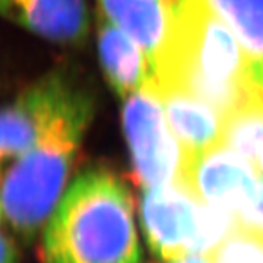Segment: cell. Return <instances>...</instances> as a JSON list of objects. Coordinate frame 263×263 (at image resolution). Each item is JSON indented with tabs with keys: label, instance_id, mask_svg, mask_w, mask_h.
<instances>
[{
	"label": "cell",
	"instance_id": "obj_1",
	"mask_svg": "<svg viewBox=\"0 0 263 263\" xmlns=\"http://www.w3.org/2000/svg\"><path fill=\"white\" fill-rule=\"evenodd\" d=\"M240 41L206 0H183L154 60L155 85H171L226 117L262 89Z\"/></svg>",
	"mask_w": 263,
	"mask_h": 263
},
{
	"label": "cell",
	"instance_id": "obj_2",
	"mask_svg": "<svg viewBox=\"0 0 263 263\" xmlns=\"http://www.w3.org/2000/svg\"><path fill=\"white\" fill-rule=\"evenodd\" d=\"M133 197L111 171L79 174L43 233V263H139Z\"/></svg>",
	"mask_w": 263,
	"mask_h": 263
},
{
	"label": "cell",
	"instance_id": "obj_3",
	"mask_svg": "<svg viewBox=\"0 0 263 263\" xmlns=\"http://www.w3.org/2000/svg\"><path fill=\"white\" fill-rule=\"evenodd\" d=\"M92 104L63 114L0 177L5 222L21 241H32L65 195Z\"/></svg>",
	"mask_w": 263,
	"mask_h": 263
},
{
	"label": "cell",
	"instance_id": "obj_4",
	"mask_svg": "<svg viewBox=\"0 0 263 263\" xmlns=\"http://www.w3.org/2000/svg\"><path fill=\"white\" fill-rule=\"evenodd\" d=\"M139 206L151 250L165 262L186 253L212 256L235 231L233 216L202 203L176 181L145 189Z\"/></svg>",
	"mask_w": 263,
	"mask_h": 263
},
{
	"label": "cell",
	"instance_id": "obj_5",
	"mask_svg": "<svg viewBox=\"0 0 263 263\" xmlns=\"http://www.w3.org/2000/svg\"><path fill=\"white\" fill-rule=\"evenodd\" d=\"M123 127L130 151L133 179L143 189L174 183L183 164V151L152 85L126 98Z\"/></svg>",
	"mask_w": 263,
	"mask_h": 263
},
{
	"label": "cell",
	"instance_id": "obj_6",
	"mask_svg": "<svg viewBox=\"0 0 263 263\" xmlns=\"http://www.w3.org/2000/svg\"><path fill=\"white\" fill-rule=\"evenodd\" d=\"M91 98L67 78L51 73L29 85L0 107V177L51 123L91 104Z\"/></svg>",
	"mask_w": 263,
	"mask_h": 263
},
{
	"label": "cell",
	"instance_id": "obj_7",
	"mask_svg": "<svg viewBox=\"0 0 263 263\" xmlns=\"http://www.w3.org/2000/svg\"><path fill=\"white\" fill-rule=\"evenodd\" d=\"M260 168L226 145L193 157H183L176 183L202 203L234 216L253 199Z\"/></svg>",
	"mask_w": 263,
	"mask_h": 263
},
{
	"label": "cell",
	"instance_id": "obj_8",
	"mask_svg": "<svg viewBox=\"0 0 263 263\" xmlns=\"http://www.w3.org/2000/svg\"><path fill=\"white\" fill-rule=\"evenodd\" d=\"M0 18L63 46L84 43L89 31L85 0H0Z\"/></svg>",
	"mask_w": 263,
	"mask_h": 263
},
{
	"label": "cell",
	"instance_id": "obj_9",
	"mask_svg": "<svg viewBox=\"0 0 263 263\" xmlns=\"http://www.w3.org/2000/svg\"><path fill=\"white\" fill-rule=\"evenodd\" d=\"M183 157H193L222 145L224 116L211 104L171 85L151 82Z\"/></svg>",
	"mask_w": 263,
	"mask_h": 263
},
{
	"label": "cell",
	"instance_id": "obj_10",
	"mask_svg": "<svg viewBox=\"0 0 263 263\" xmlns=\"http://www.w3.org/2000/svg\"><path fill=\"white\" fill-rule=\"evenodd\" d=\"M98 51L105 76L122 98L145 89L152 82L154 69L148 54L113 22H98Z\"/></svg>",
	"mask_w": 263,
	"mask_h": 263
},
{
	"label": "cell",
	"instance_id": "obj_11",
	"mask_svg": "<svg viewBox=\"0 0 263 263\" xmlns=\"http://www.w3.org/2000/svg\"><path fill=\"white\" fill-rule=\"evenodd\" d=\"M103 16L132 37L154 60L171 28L179 0H98Z\"/></svg>",
	"mask_w": 263,
	"mask_h": 263
},
{
	"label": "cell",
	"instance_id": "obj_12",
	"mask_svg": "<svg viewBox=\"0 0 263 263\" xmlns=\"http://www.w3.org/2000/svg\"><path fill=\"white\" fill-rule=\"evenodd\" d=\"M240 41L263 85V0H206Z\"/></svg>",
	"mask_w": 263,
	"mask_h": 263
},
{
	"label": "cell",
	"instance_id": "obj_13",
	"mask_svg": "<svg viewBox=\"0 0 263 263\" xmlns=\"http://www.w3.org/2000/svg\"><path fill=\"white\" fill-rule=\"evenodd\" d=\"M222 145L259 167L263 152V88L224 117Z\"/></svg>",
	"mask_w": 263,
	"mask_h": 263
},
{
	"label": "cell",
	"instance_id": "obj_14",
	"mask_svg": "<svg viewBox=\"0 0 263 263\" xmlns=\"http://www.w3.org/2000/svg\"><path fill=\"white\" fill-rule=\"evenodd\" d=\"M212 257L215 263H263V235L234 231Z\"/></svg>",
	"mask_w": 263,
	"mask_h": 263
},
{
	"label": "cell",
	"instance_id": "obj_15",
	"mask_svg": "<svg viewBox=\"0 0 263 263\" xmlns=\"http://www.w3.org/2000/svg\"><path fill=\"white\" fill-rule=\"evenodd\" d=\"M235 231L263 235V174L253 199L234 216Z\"/></svg>",
	"mask_w": 263,
	"mask_h": 263
},
{
	"label": "cell",
	"instance_id": "obj_16",
	"mask_svg": "<svg viewBox=\"0 0 263 263\" xmlns=\"http://www.w3.org/2000/svg\"><path fill=\"white\" fill-rule=\"evenodd\" d=\"M19 253L16 243L0 230V263H18Z\"/></svg>",
	"mask_w": 263,
	"mask_h": 263
},
{
	"label": "cell",
	"instance_id": "obj_17",
	"mask_svg": "<svg viewBox=\"0 0 263 263\" xmlns=\"http://www.w3.org/2000/svg\"><path fill=\"white\" fill-rule=\"evenodd\" d=\"M167 263H215L214 257L209 254L200 253H186L181 254L179 257H174L171 260H167Z\"/></svg>",
	"mask_w": 263,
	"mask_h": 263
},
{
	"label": "cell",
	"instance_id": "obj_18",
	"mask_svg": "<svg viewBox=\"0 0 263 263\" xmlns=\"http://www.w3.org/2000/svg\"><path fill=\"white\" fill-rule=\"evenodd\" d=\"M5 221V212H3V203H2V195H0V224Z\"/></svg>",
	"mask_w": 263,
	"mask_h": 263
},
{
	"label": "cell",
	"instance_id": "obj_19",
	"mask_svg": "<svg viewBox=\"0 0 263 263\" xmlns=\"http://www.w3.org/2000/svg\"><path fill=\"white\" fill-rule=\"evenodd\" d=\"M259 168H260V171L263 173V152H262V157H260V162H259Z\"/></svg>",
	"mask_w": 263,
	"mask_h": 263
}]
</instances>
